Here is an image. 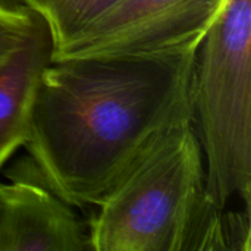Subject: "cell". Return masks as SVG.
Masks as SVG:
<instances>
[{
	"instance_id": "1",
	"label": "cell",
	"mask_w": 251,
	"mask_h": 251,
	"mask_svg": "<svg viewBox=\"0 0 251 251\" xmlns=\"http://www.w3.org/2000/svg\"><path fill=\"white\" fill-rule=\"evenodd\" d=\"M197 50L51 60L25 144L72 207L97 206L174 125L193 119Z\"/></svg>"
},
{
	"instance_id": "2",
	"label": "cell",
	"mask_w": 251,
	"mask_h": 251,
	"mask_svg": "<svg viewBox=\"0 0 251 251\" xmlns=\"http://www.w3.org/2000/svg\"><path fill=\"white\" fill-rule=\"evenodd\" d=\"M204 157L193 119L168 129L97 204L91 251L238 250V213L206 199Z\"/></svg>"
},
{
	"instance_id": "3",
	"label": "cell",
	"mask_w": 251,
	"mask_h": 251,
	"mask_svg": "<svg viewBox=\"0 0 251 251\" xmlns=\"http://www.w3.org/2000/svg\"><path fill=\"white\" fill-rule=\"evenodd\" d=\"M193 124L204 157L206 199L224 212L251 201V0H226L196 54Z\"/></svg>"
},
{
	"instance_id": "4",
	"label": "cell",
	"mask_w": 251,
	"mask_h": 251,
	"mask_svg": "<svg viewBox=\"0 0 251 251\" xmlns=\"http://www.w3.org/2000/svg\"><path fill=\"white\" fill-rule=\"evenodd\" d=\"M226 0H118L51 51V60L197 50Z\"/></svg>"
},
{
	"instance_id": "5",
	"label": "cell",
	"mask_w": 251,
	"mask_h": 251,
	"mask_svg": "<svg viewBox=\"0 0 251 251\" xmlns=\"http://www.w3.org/2000/svg\"><path fill=\"white\" fill-rule=\"evenodd\" d=\"M87 250L85 225L44 181L0 182V251Z\"/></svg>"
},
{
	"instance_id": "6",
	"label": "cell",
	"mask_w": 251,
	"mask_h": 251,
	"mask_svg": "<svg viewBox=\"0 0 251 251\" xmlns=\"http://www.w3.org/2000/svg\"><path fill=\"white\" fill-rule=\"evenodd\" d=\"M53 40L44 21L0 68V171L26 144L38 82L51 62Z\"/></svg>"
},
{
	"instance_id": "7",
	"label": "cell",
	"mask_w": 251,
	"mask_h": 251,
	"mask_svg": "<svg viewBox=\"0 0 251 251\" xmlns=\"http://www.w3.org/2000/svg\"><path fill=\"white\" fill-rule=\"evenodd\" d=\"M34 10L49 28L53 49L68 41L118 0H18Z\"/></svg>"
},
{
	"instance_id": "8",
	"label": "cell",
	"mask_w": 251,
	"mask_h": 251,
	"mask_svg": "<svg viewBox=\"0 0 251 251\" xmlns=\"http://www.w3.org/2000/svg\"><path fill=\"white\" fill-rule=\"evenodd\" d=\"M41 18L18 0H0V68L24 46Z\"/></svg>"
}]
</instances>
